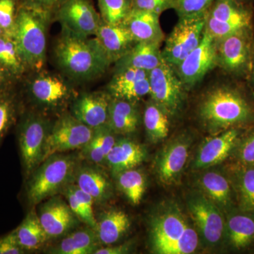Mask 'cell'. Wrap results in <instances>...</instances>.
Returning a JSON list of instances; mask_svg holds the SVG:
<instances>
[{
  "instance_id": "13",
  "label": "cell",
  "mask_w": 254,
  "mask_h": 254,
  "mask_svg": "<svg viewBox=\"0 0 254 254\" xmlns=\"http://www.w3.org/2000/svg\"><path fill=\"white\" fill-rule=\"evenodd\" d=\"M192 142L190 133H180L159 152L155 160V170L163 185H175L180 180L188 162Z\"/></svg>"
},
{
  "instance_id": "10",
  "label": "cell",
  "mask_w": 254,
  "mask_h": 254,
  "mask_svg": "<svg viewBox=\"0 0 254 254\" xmlns=\"http://www.w3.org/2000/svg\"><path fill=\"white\" fill-rule=\"evenodd\" d=\"M206 16L180 18L165 41L164 61L175 67L195 49L204 36Z\"/></svg>"
},
{
  "instance_id": "30",
  "label": "cell",
  "mask_w": 254,
  "mask_h": 254,
  "mask_svg": "<svg viewBox=\"0 0 254 254\" xmlns=\"http://www.w3.org/2000/svg\"><path fill=\"white\" fill-rule=\"evenodd\" d=\"M99 241L94 229L90 227L75 230L65 235L58 245L48 251L54 254H92L99 249Z\"/></svg>"
},
{
  "instance_id": "49",
  "label": "cell",
  "mask_w": 254,
  "mask_h": 254,
  "mask_svg": "<svg viewBox=\"0 0 254 254\" xmlns=\"http://www.w3.org/2000/svg\"><path fill=\"white\" fill-rule=\"evenodd\" d=\"M237 1H240V2L245 3V4H247L254 5V0H237Z\"/></svg>"
},
{
  "instance_id": "9",
  "label": "cell",
  "mask_w": 254,
  "mask_h": 254,
  "mask_svg": "<svg viewBox=\"0 0 254 254\" xmlns=\"http://www.w3.org/2000/svg\"><path fill=\"white\" fill-rule=\"evenodd\" d=\"M50 127L44 119L26 114L17 125L16 138L23 175L28 176L43 161Z\"/></svg>"
},
{
  "instance_id": "3",
  "label": "cell",
  "mask_w": 254,
  "mask_h": 254,
  "mask_svg": "<svg viewBox=\"0 0 254 254\" xmlns=\"http://www.w3.org/2000/svg\"><path fill=\"white\" fill-rule=\"evenodd\" d=\"M66 30L55 50L60 66L73 77L82 79L103 74L112 61L98 40H87Z\"/></svg>"
},
{
  "instance_id": "35",
  "label": "cell",
  "mask_w": 254,
  "mask_h": 254,
  "mask_svg": "<svg viewBox=\"0 0 254 254\" xmlns=\"http://www.w3.org/2000/svg\"><path fill=\"white\" fill-rule=\"evenodd\" d=\"M120 190L126 195L130 203L138 205L143 198L146 186L144 174L133 168L115 175Z\"/></svg>"
},
{
  "instance_id": "46",
  "label": "cell",
  "mask_w": 254,
  "mask_h": 254,
  "mask_svg": "<svg viewBox=\"0 0 254 254\" xmlns=\"http://www.w3.org/2000/svg\"><path fill=\"white\" fill-rule=\"evenodd\" d=\"M25 7L34 10L50 9L55 5L59 4L62 0H23Z\"/></svg>"
},
{
  "instance_id": "18",
  "label": "cell",
  "mask_w": 254,
  "mask_h": 254,
  "mask_svg": "<svg viewBox=\"0 0 254 254\" xmlns=\"http://www.w3.org/2000/svg\"><path fill=\"white\" fill-rule=\"evenodd\" d=\"M38 215L49 240L65 236L81 222L68 203L55 195L41 205Z\"/></svg>"
},
{
  "instance_id": "17",
  "label": "cell",
  "mask_w": 254,
  "mask_h": 254,
  "mask_svg": "<svg viewBox=\"0 0 254 254\" xmlns=\"http://www.w3.org/2000/svg\"><path fill=\"white\" fill-rule=\"evenodd\" d=\"M223 250L235 253L254 250V213L237 207L225 214Z\"/></svg>"
},
{
  "instance_id": "44",
  "label": "cell",
  "mask_w": 254,
  "mask_h": 254,
  "mask_svg": "<svg viewBox=\"0 0 254 254\" xmlns=\"http://www.w3.org/2000/svg\"><path fill=\"white\" fill-rule=\"evenodd\" d=\"M26 252L18 244L14 231L0 237V254H24Z\"/></svg>"
},
{
  "instance_id": "45",
  "label": "cell",
  "mask_w": 254,
  "mask_h": 254,
  "mask_svg": "<svg viewBox=\"0 0 254 254\" xmlns=\"http://www.w3.org/2000/svg\"><path fill=\"white\" fill-rule=\"evenodd\" d=\"M131 247V243H125L118 246L109 245L98 249L95 254H126L130 253Z\"/></svg>"
},
{
  "instance_id": "25",
  "label": "cell",
  "mask_w": 254,
  "mask_h": 254,
  "mask_svg": "<svg viewBox=\"0 0 254 254\" xmlns=\"http://www.w3.org/2000/svg\"><path fill=\"white\" fill-rule=\"evenodd\" d=\"M160 15L133 8L122 23L128 28L135 41L162 43L165 38L160 26Z\"/></svg>"
},
{
  "instance_id": "43",
  "label": "cell",
  "mask_w": 254,
  "mask_h": 254,
  "mask_svg": "<svg viewBox=\"0 0 254 254\" xmlns=\"http://www.w3.org/2000/svg\"><path fill=\"white\" fill-rule=\"evenodd\" d=\"M173 0H133V8L159 15L166 10L173 9Z\"/></svg>"
},
{
  "instance_id": "4",
  "label": "cell",
  "mask_w": 254,
  "mask_h": 254,
  "mask_svg": "<svg viewBox=\"0 0 254 254\" xmlns=\"http://www.w3.org/2000/svg\"><path fill=\"white\" fill-rule=\"evenodd\" d=\"M78 162L76 158L64 153L50 155L26 178L24 195L31 206L39 204L63 191L75 180Z\"/></svg>"
},
{
  "instance_id": "48",
  "label": "cell",
  "mask_w": 254,
  "mask_h": 254,
  "mask_svg": "<svg viewBox=\"0 0 254 254\" xmlns=\"http://www.w3.org/2000/svg\"><path fill=\"white\" fill-rule=\"evenodd\" d=\"M249 84L252 87V89L254 91V55H253V62H252V71H251L250 78H249L248 81Z\"/></svg>"
},
{
  "instance_id": "14",
  "label": "cell",
  "mask_w": 254,
  "mask_h": 254,
  "mask_svg": "<svg viewBox=\"0 0 254 254\" xmlns=\"http://www.w3.org/2000/svg\"><path fill=\"white\" fill-rule=\"evenodd\" d=\"M215 67H217L216 40L205 30L199 46L174 68L186 90H190Z\"/></svg>"
},
{
  "instance_id": "50",
  "label": "cell",
  "mask_w": 254,
  "mask_h": 254,
  "mask_svg": "<svg viewBox=\"0 0 254 254\" xmlns=\"http://www.w3.org/2000/svg\"><path fill=\"white\" fill-rule=\"evenodd\" d=\"M4 31H3L2 28L0 27V36H2L3 34H4Z\"/></svg>"
},
{
  "instance_id": "31",
  "label": "cell",
  "mask_w": 254,
  "mask_h": 254,
  "mask_svg": "<svg viewBox=\"0 0 254 254\" xmlns=\"http://www.w3.org/2000/svg\"><path fill=\"white\" fill-rule=\"evenodd\" d=\"M13 231L18 244L26 253L40 250L49 240L34 208L28 211L22 222Z\"/></svg>"
},
{
  "instance_id": "22",
  "label": "cell",
  "mask_w": 254,
  "mask_h": 254,
  "mask_svg": "<svg viewBox=\"0 0 254 254\" xmlns=\"http://www.w3.org/2000/svg\"><path fill=\"white\" fill-rule=\"evenodd\" d=\"M222 165L235 190L237 207L254 213V165L230 161Z\"/></svg>"
},
{
  "instance_id": "19",
  "label": "cell",
  "mask_w": 254,
  "mask_h": 254,
  "mask_svg": "<svg viewBox=\"0 0 254 254\" xmlns=\"http://www.w3.org/2000/svg\"><path fill=\"white\" fill-rule=\"evenodd\" d=\"M59 14L66 28L79 36L95 34L100 25L99 15L90 0H64Z\"/></svg>"
},
{
  "instance_id": "39",
  "label": "cell",
  "mask_w": 254,
  "mask_h": 254,
  "mask_svg": "<svg viewBox=\"0 0 254 254\" xmlns=\"http://www.w3.org/2000/svg\"><path fill=\"white\" fill-rule=\"evenodd\" d=\"M215 0H173V9L180 18L206 16Z\"/></svg>"
},
{
  "instance_id": "7",
  "label": "cell",
  "mask_w": 254,
  "mask_h": 254,
  "mask_svg": "<svg viewBox=\"0 0 254 254\" xmlns=\"http://www.w3.org/2000/svg\"><path fill=\"white\" fill-rule=\"evenodd\" d=\"M187 208L199 235L202 246L208 250H223L225 213L198 190L191 192L187 196Z\"/></svg>"
},
{
  "instance_id": "8",
  "label": "cell",
  "mask_w": 254,
  "mask_h": 254,
  "mask_svg": "<svg viewBox=\"0 0 254 254\" xmlns=\"http://www.w3.org/2000/svg\"><path fill=\"white\" fill-rule=\"evenodd\" d=\"M254 27V5L237 0H215L206 14L205 30L215 40Z\"/></svg>"
},
{
  "instance_id": "40",
  "label": "cell",
  "mask_w": 254,
  "mask_h": 254,
  "mask_svg": "<svg viewBox=\"0 0 254 254\" xmlns=\"http://www.w3.org/2000/svg\"><path fill=\"white\" fill-rule=\"evenodd\" d=\"M16 106L12 98L0 94V145L16 121Z\"/></svg>"
},
{
  "instance_id": "32",
  "label": "cell",
  "mask_w": 254,
  "mask_h": 254,
  "mask_svg": "<svg viewBox=\"0 0 254 254\" xmlns=\"http://www.w3.org/2000/svg\"><path fill=\"white\" fill-rule=\"evenodd\" d=\"M115 134L108 125L95 128L91 140L81 149L82 157L96 165L104 163L117 141Z\"/></svg>"
},
{
  "instance_id": "1",
  "label": "cell",
  "mask_w": 254,
  "mask_h": 254,
  "mask_svg": "<svg viewBox=\"0 0 254 254\" xmlns=\"http://www.w3.org/2000/svg\"><path fill=\"white\" fill-rule=\"evenodd\" d=\"M200 125L210 135L254 127V91L248 82L230 77L205 91L197 105Z\"/></svg>"
},
{
  "instance_id": "15",
  "label": "cell",
  "mask_w": 254,
  "mask_h": 254,
  "mask_svg": "<svg viewBox=\"0 0 254 254\" xmlns=\"http://www.w3.org/2000/svg\"><path fill=\"white\" fill-rule=\"evenodd\" d=\"M246 129L230 128L210 135L195 153L192 168L196 171L219 166L230 160L237 142Z\"/></svg>"
},
{
  "instance_id": "29",
  "label": "cell",
  "mask_w": 254,
  "mask_h": 254,
  "mask_svg": "<svg viewBox=\"0 0 254 254\" xmlns=\"http://www.w3.org/2000/svg\"><path fill=\"white\" fill-rule=\"evenodd\" d=\"M108 125L116 134L130 135L134 133L139 125V113L135 103L112 98Z\"/></svg>"
},
{
  "instance_id": "37",
  "label": "cell",
  "mask_w": 254,
  "mask_h": 254,
  "mask_svg": "<svg viewBox=\"0 0 254 254\" xmlns=\"http://www.w3.org/2000/svg\"><path fill=\"white\" fill-rule=\"evenodd\" d=\"M104 22L122 24L133 9V0H98Z\"/></svg>"
},
{
  "instance_id": "23",
  "label": "cell",
  "mask_w": 254,
  "mask_h": 254,
  "mask_svg": "<svg viewBox=\"0 0 254 254\" xmlns=\"http://www.w3.org/2000/svg\"><path fill=\"white\" fill-rule=\"evenodd\" d=\"M146 155L143 145L129 138H123L115 142L105 163L115 176L141 165Z\"/></svg>"
},
{
  "instance_id": "5",
  "label": "cell",
  "mask_w": 254,
  "mask_h": 254,
  "mask_svg": "<svg viewBox=\"0 0 254 254\" xmlns=\"http://www.w3.org/2000/svg\"><path fill=\"white\" fill-rule=\"evenodd\" d=\"M254 27L246 28L216 40L217 67L229 77L248 81L252 71Z\"/></svg>"
},
{
  "instance_id": "20",
  "label": "cell",
  "mask_w": 254,
  "mask_h": 254,
  "mask_svg": "<svg viewBox=\"0 0 254 254\" xmlns=\"http://www.w3.org/2000/svg\"><path fill=\"white\" fill-rule=\"evenodd\" d=\"M109 90L112 98L135 103L150 95L149 72L134 68L117 70Z\"/></svg>"
},
{
  "instance_id": "38",
  "label": "cell",
  "mask_w": 254,
  "mask_h": 254,
  "mask_svg": "<svg viewBox=\"0 0 254 254\" xmlns=\"http://www.w3.org/2000/svg\"><path fill=\"white\" fill-rule=\"evenodd\" d=\"M228 161L254 165V127L242 133Z\"/></svg>"
},
{
  "instance_id": "27",
  "label": "cell",
  "mask_w": 254,
  "mask_h": 254,
  "mask_svg": "<svg viewBox=\"0 0 254 254\" xmlns=\"http://www.w3.org/2000/svg\"><path fill=\"white\" fill-rule=\"evenodd\" d=\"M74 182L96 203H103L113 195V185L109 178L102 170L94 167H78Z\"/></svg>"
},
{
  "instance_id": "21",
  "label": "cell",
  "mask_w": 254,
  "mask_h": 254,
  "mask_svg": "<svg viewBox=\"0 0 254 254\" xmlns=\"http://www.w3.org/2000/svg\"><path fill=\"white\" fill-rule=\"evenodd\" d=\"M111 97L103 93L84 94L73 106V115L91 128L108 125Z\"/></svg>"
},
{
  "instance_id": "36",
  "label": "cell",
  "mask_w": 254,
  "mask_h": 254,
  "mask_svg": "<svg viewBox=\"0 0 254 254\" xmlns=\"http://www.w3.org/2000/svg\"><path fill=\"white\" fill-rule=\"evenodd\" d=\"M0 64L13 74L22 72L24 66L14 38L6 33L0 36Z\"/></svg>"
},
{
  "instance_id": "33",
  "label": "cell",
  "mask_w": 254,
  "mask_h": 254,
  "mask_svg": "<svg viewBox=\"0 0 254 254\" xmlns=\"http://www.w3.org/2000/svg\"><path fill=\"white\" fill-rule=\"evenodd\" d=\"M31 93L42 104L53 106L61 103L68 95V88L60 78L46 76L37 78L32 83Z\"/></svg>"
},
{
  "instance_id": "26",
  "label": "cell",
  "mask_w": 254,
  "mask_h": 254,
  "mask_svg": "<svg viewBox=\"0 0 254 254\" xmlns=\"http://www.w3.org/2000/svg\"><path fill=\"white\" fill-rule=\"evenodd\" d=\"M161 43L138 42L116 63L117 70L134 68L150 72L158 67L164 60L160 50Z\"/></svg>"
},
{
  "instance_id": "11",
  "label": "cell",
  "mask_w": 254,
  "mask_h": 254,
  "mask_svg": "<svg viewBox=\"0 0 254 254\" xmlns=\"http://www.w3.org/2000/svg\"><path fill=\"white\" fill-rule=\"evenodd\" d=\"M151 100L170 117H175L183 108L186 88L173 66L163 62L149 72Z\"/></svg>"
},
{
  "instance_id": "41",
  "label": "cell",
  "mask_w": 254,
  "mask_h": 254,
  "mask_svg": "<svg viewBox=\"0 0 254 254\" xmlns=\"http://www.w3.org/2000/svg\"><path fill=\"white\" fill-rule=\"evenodd\" d=\"M70 185H68L63 191L64 195L66 197L68 205L81 222H84L85 224H86L87 226L91 227L95 230L97 225L96 219L91 218L88 215L80 200L78 199L77 197L73 193Z\"/></svg>"
},
{
  "instance_id": "12",
  "label": "cell",
  "mask_w": 254,
  "mask_h": 254,
  "mask_svg": "<svg viewBox=\"0 0 254 254\" xmlns=\"http://www.w3.org/2000/svg\"><path fill=\"white\" fill-rule=\"evenodd\" d=\"M93 131V128L82 123L73 115H64L50 128L43 161L56 153L81 149L91 140Z\"/></svg>"
},
{
  "instance_id": "42",
  "label": "cell",
  "mask_w": 254,
  "mask_h": 254,
  "mask_svg": "<svg viewBox=\"0 0 254 254\" xmlns=\"http://www.w3.org/2000/svg\"><path fill=\"white\" fill-rule=\"evenodd\" d=\"M16 16L14 0H0V27L4 33L12 35Z\"/></svg>"
},
{
  "instance_id": "24",
  "label": "cell",
  "mask_w": 254,
  "mask_h": 254,
  "mask_svg": "<svg viewBox=\"0 0 254 254\" xmlns=\"http://www.w3.org/2000/svg\"><path fill=\"white\" fill-rule=\"evenodd\" d=\"M95 34L96 39L106 52L112 63L118 61L137 43L128 28L123 24L100 23Z\"/></svg>"
},
{
  "instance_id": "47",
  "label": "cell",
  "mask_w": 254,
  "mask_h": 254,
  "mask_svg": "<svg viewBox=\"0 0 254 254\" xmlns=\"http://www.w3.org/2000/svg\"><path fill=\"white\" fill-rule=\"evenodd\" d=\"M7 73L8 71L0 64V92L2 89L3 85H4L5 81H6Z\"/></svg>"
},
{
  "instance_id": "28",
  "label": "cell",
  "mask_w": 254,
  "mask_h": 254,
  "mask_svg": "<svg viewBox=\"0 0 254 254\" xmlns=\"http://www.w3.org/2000/svg\"><path fill=\"white\" fill-rule=\"evenodd\" d=\"M131 221L125 211L112 209L100 215L97 220V237L100 245L109 246L117 243L129 230Z\"/></svg>"
},
{
  "instance_id": "6",
  "label": "cell",
  "mask_w": 254,
  "mask_h": 254,
  "mask_svg": "<svg viewBox=\"0 0 254 254\" xmlns=\"http://www.w3.org/2000/svg\"><path fill=\"white\" fill-rule=\"evenodd\" d=\"M11 36L24 65L41 68L46 57V35L38 11L27 7L18 10Z\"/></svg>"
},
{
  "instance_id": "2",
  "label": "cell",
  "mask_w": 254,
  "mask_h": 254,
  "mask_svg": "<svg viewBox=\"0 0 254 254\" xmlns=\"http://www.w3.org/2000/svg\"><path fill=\"white\" fill-rule=\"evenodd\" d=\"M149 243L158 254H193L202 246L190 215L174 203L161 205L150 217Z\"/></svg>"
},
{
  "instance_id": "34",
  "label": "cell",
  "mask_w": 254,
  "mask_h": 254,
  "mask_svg": "<svg viewBox=\"0 0 254 254\" xmlns=\"http://www.w3.org/2000/svg\"><path fill=\"white\" fill-rule=\"evenodd\" d=\"M170 115L163 108L150 100L145 106L143 124L148 139L158 143L165 139L170 131Z\"/></svg>"
},
{
  "instance_id": "16",
  "label": "cell",
  "mask_w": 254,
  "mask_h": 254,
  "mask_svg": "<svg viewBox=\"0 0 254 254\" xmlns=\"http://www.w3.org/2000/svg\"><path fill=\"white\" fill-rule=\"evenodd\" d=\"M220 166V165H219ZM195 185L224 213L237 208L236 196L223 165L200 170Z\"/></svg>"
}]
</instances>
